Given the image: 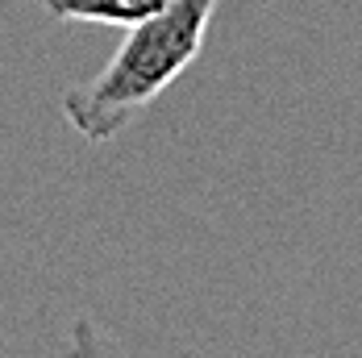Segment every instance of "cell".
I'll use <instances>...</instances> for the list:
<instances>
[{"label":"cell","mask_w":362,"mask_h":358,"mask_svg":"<svg viewBox=\"0 0 362 358\" xmlns=\"http://www.w3.org/2000/svg\"><path fill=\"white\" fill-rule=\"evenodd\" d=\"M221 0H167L158 13L125 30L105 71L63 92V112L88 142L117 138L154 96H163L204 50Z\"/></svg>","instance_id":"cell-1"},{"label":"cell","mask_w":362,"mask_h":358,"mask_svg":"<svg viewBox=\"0 0 362 358\" xmlns=\"http://www.w3.org/2000/svg\"><path fill=\"white\" fill-rule=\"evenodd\" d=\"M59 358H121V350H117L92 321H75Z\"/></svg>","instance_id":"cell-3"},{"label":"cell","mask_w":362,"mask_h":358,"mask_svg":"<svg viewBox=\"0 0 362 358\" xmlns=\"http://www.w3.org/2000/svg\"><path fill=\"white\" fill-rule=\"evenodd\" d=\"M167 0H46V13L59 21H88V25H117L129 30L158 13Z\"/></svg>","instance_id":"cell-2"}]
</instances>
